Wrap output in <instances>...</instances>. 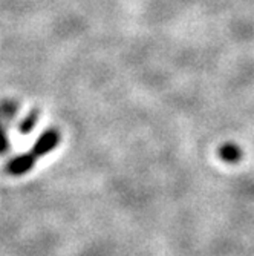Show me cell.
Listing matches in <instances>:
<instances>
[{"instance_id": "obj_4", "label": "cell", "mask_w": 254, "mask_h": 256, "mask_svg": "<svg viewBox=\"0 0 254 256\" xmlns=\"http://www.w3.org/2000/svg\"><path fill=\"white\" fill-rule=\"evenodd\" d=\"M40 118V114H38V109H32L28 115H25V118H23L20 123H18V132L26 135V134H31L37 124Z\"/></svg>"}, {"instance_id": "obj_1", "label": "cell", "mask_w": 254, "mask_h": 256, "mask_svg": "<svg viewBox=\"0 0 254 256\" xmlns=\"http://www.w3.org/2000/svg\"><path fill=\"white\" fill-rule=\"evenodd\" d=\"M60 140H61V136H60V132L57 129H54V128L46 129V130H43L37 136V140L32 144V150L31 152L37 158L48 155V154H51L60 144Z\"/></svg>"}, {"instance_id": "obj_3", "label": "cell", "mask_w": 254, "mask_h": 256, "mask_svg": "<svg viewBox=\"0 0 254 256\" xmlns=\"http://www.w3.org/2000/svg\"><path fill=\"white\" fill-rule=\"evenodd\" d=\"M219 158L227 164H238L242 160V150L236 143H225L218 150Z\"/></svg>"}, {"instance_id": "obj_2", "label": "cell", "mask_w": 254, "mask_h": 256, "mask_svg": "<svg viewBox=\"0 0 254 256\" xmlns=\"http://www.w3.org/2000/svg\"><path fill=\"white\" fill-rule=\"evenodd\" d=\"M35 155L31 154H18L12 156L5 166V172L11 176H23L31 172L35 166Z\"/></svg>"}, {"instance_id": "obj_5", "label": "cell", "mask_w": 254, "mask_h": 256, "mask_svg": "<svg viewBox=\"0 0 254 256\" xmlns=\"http://www.w3.org/2000/svg\"><path fill=\"white\" fill-rule=\"evenodd\" d=\"M3 112H5V117H8V118L14 117L15 112H17V104L14 102H5L3 103Z\"/></svg>"}]
</instances>
